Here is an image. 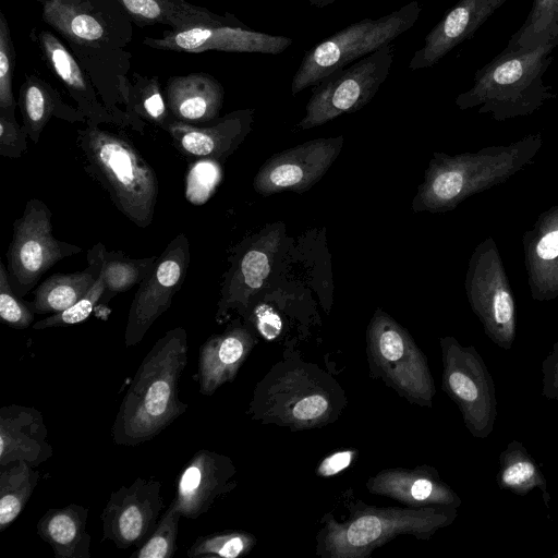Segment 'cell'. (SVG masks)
Returning <instances> with one entry per match:
<instances>
[{"instance_id": "obj_20", "label": "cell", "mask_w": 558, "mask_h": 558, "mask_svg": "<svg viewBox=\"0 0 558 558\" xmlns=\"http://www.w3.org/2000/svg\"><path fill=\"white\" fill-rule=\"evenodd\" d=\"M253 121L254 109L246 108L202 124H190L173 118L163 130L183 156L222 162L248 135Z\"/></svg>"}, {"instance_id": "obj_37", "label": "cell", "mask_w": 558, "mask_h": 558, "mask_svg": "<svg viewBox=\"0 0 558 558\" xmlns=\"http://www.w3.org/2000/svg\"><path fill=\"white\" fill-rule=\"evenodd\" d=\"M256 537L246 531L228 530L197 537L189 548V558H240L254 548Z\"/></svg>"}, {"instance_id": "obj_6", "label": "cell", "mask_w": 558, "mask_h": 558, "mask_svg": "<svg viewBox=\"0 0 558 558\" xmlns=\"http://www.w3.org/2000/svg\"><path fill=\"white\" fill-rule=\"evenodd\" d=\"M556 47L558 37L527 51L502 50L477 70L473 86L457 96V107H478V113H489L498 122L534 113L557 97L543 81Z\"/></svg>"}, {"instance_id": "obj_43", "label": "cell", "mask_w": 558, "mask_h": 558, "mask_svg": "<svg viewBox=\"0 0 558 558\" xmlns=\"http://www.w3.org/2000/svg\"><path fill=\"white\" fill-rule=\"evenodd\" d=\"M541 372V396L547 400L558 401V340L553 344L551 351L544 359Z\"/></svg>"}, {"instance_id": "obj_22", "label": "cell", "mask_w": 558, "mask_h": 558, "mask_svg": "<svg viewBox=\"0 0 558 558\" xmlns=\"http://www.w3.org/2000/svg\"><path fill=\"white\" fill-rule=\"evenodd\" d=\"M371 494L397 500L408 508L462 505L460 496L441 480L438 471L428 464L414 469L389 468L377 472L366 482Z\"/></svg>"}, {"instance_id": "obj_34", "label": "cell", "mask_w": 558, "mask_h": 558, "mask_svg": "<svg viewBox=\"0 0 558 558\" xmlns=\"http://www.w3.org/2000/svg\"><path fill=\"white\" fill-rule=\"evenodd\" d=\"M38 481L39 472L24 461L0 466V531L17 519Z\"/></svg>"}, {"instance_id": "obj_39", "label": "cell", "mask_w": 558, "mask_h": 558, "mask_svg": "<svg viewBox=\"0 0 558 558\" xmlns=\"http://www.w3.org/2000/svg\"><path fill=\"white\" fill-rule=\"evenodd\" d=\"M15 57L9 22L0 12V112L12 117L16 109L12 90Z\"/></svg>"}, {"instance_id": "obj_32", "label": "cell", "mask_w": 558, "mask_h": 558, "mask_svg": "<svg viewBox=\"0 0 558 558\" xmlns=\"http://www.w3.org/2000/svg\"><path fill=\"white\" fill-rule=\"evenodd\" d=\"M496 483L501 490L520 497L538 489L545 507L549 510L550 494L547 490L546 477L537 461L521 441L511 440L500 452Z\"/></svg>"}, {"instance_id": "obj_45", "label": "cell", "mask_w": 558, "mask_h": 558, "mask_svg": "<svg viewBox=\"0 0 558 558\" xmlns=\"http://www.w3.org/2000/svg\"><path fill=\"white\" fill-rule=\"evenodd\" d=\"M308 2L310 5L312 7H315L317 9H323L327 5H330L337 1H340V0H306Z\"/></svg>"}, {"instance_id": "obj_46", "label": "cell", "mask_w": 558, "mask_h": 558, "mask_svg": "<svg viewBox=\"0 0 558 558\" xmlns=\"http://www.w3.org/2000/svg\"><path fill=\"white\" fill-rule=\"evenodd\" d=\"M554 558H558V553L554 555Z\"/></svg>"}, {"instance_id": "obj_18", "label": "cell", "mask_w": 558, "mask_h": 558, "mask_svg": "<svg viewBox=\"0 0 558 558\" xmlns=\"http://www.w3.org/2000/svg\"><path fill=\"white\" fill-rule=\"evenodd\" d=\"M143 44L149 48L177 52L199 53L218 50L279 54L286 51L293 40L287 36L254 31L240 22L169 29L160 37H145Z\"/></svg>"}, {"instance_id": "obj_27", "label": "cell", "mask_w": 558, "mask_h": 558, "mask_svg": "<svg viewBox=\"0 0 558 558\" xmlns=\"http://www.w3.org/2000/svg\"><path fill=\"white\" fill-rule=\"evenodd\" d=\"M225 89L213 75L204 72L171 76L165 98L171 116L181 122L202 124L219 117Z\"/></svg>"}, {"instance_id": "obj_24", "label": "cell", "mask_w": 558, "mask_h": 558, "mask_svg": "<svg viewBox=\"0 0 558 558\" xmlns=\"http://www.w3.org/2000/svg\"><path fill=\"white\" fill-rule=\"evenodd\" d=\"M257 342L256 332L240 319L209 337L199 348V392L211 396L223 384L232 381Z\"/></svg>"}, {"instance_id": "obj_42", "label": "cell", "mask_w": 558, "mask_h": 558, "mask_svg": "<svg viewBox=\"0 0 558 558\" xmlns=\"http://www.w3.org/2000/svg\"><path fill=\"white\" fill-rule=\"evenodd\" d=\"M28 134L15 117L0 112V156L20 158L27 150Z\"/></svg>"}, {"instance_id": "obj_14", "label": "cell", "mask_w": 558, "mask_h": 558, "mask_svg": "<svg viewBox=\"0 0 558 558\" xmlns=\"http://www.w3.org/2000/svg\"><path fill=\"white\" fill-rule=\"evenodd\" d=\"M283 235L284 226L277 222L266 226L234 247L220 289L215 316L217 322L226 320L232 311L242 316L251 301L263 290L275 266Z\"/></svg>"}, {"instance_id": "obj_28", "label": "cell", "mask_w": 558, "mask_h": 558, "mask_svg": "<svg viewBox=\"0 0 558 558\" xmlns=\"http://www.w3.org/2000/svg\"><path fill=\"white\" fill-rule=\"evenodd\" d=\"M105 252V245L98 242L87 252L88 265L83 270L54 274L40 283L31 301L35 314H57L81 300L99 278Z\"/></svg>"}, {"instance_id": "obj_12", "label": "cell", "mask_w": 558, "mask_h": 558, "mask_svg": "<svg viewBox=\"0 0 558 558\" xmlns=\"http://www.w3.org/2000/svg\"><path fill=\"white\" fill-rule=\"evenodd\" d=\"M392 62L393 46L389 44L329 74L313 86L299 128L320 126L362 109L388 78Z\"/></svg>"}, {"instance_id": "obj_7", "label": "cell", "mask_w": 558, "mask_h": 558, "mask_svg": "<svg viewBox=\"0 0 558 558\" xmlns=\"http://www.w3.org/2000/svg\"><path fill=\"white\" fill-rule=\"evenodd\" d=\"M76 143L85 171L118 210L140 228L149 226L158 198V178L133 143L89 122L77 130Z\"/></svg>"}, {"instance_id": "obj_29", "label": "cell", "mask_w": 558, "mask_h": 558, "mask_svg": "<svg viewBox=\"0 0 558 558\" xmlns=\"http://www.w3.org/2000/svg\"><path fill=\"white\" fill-rule=\"evenodd\" d=\"M133 24L145 27L161 24L171 29L198 25L234 24L241 21L233 14L218 15L185 0H117Z\"/></svg>"}, {"instance_id": "obj_10", "label": "cell", "mask_w": 558, "mask_h": 558, "mask_svg": "<svg viewBox=\"0 0 558 558\" xmlns=\"http://www.w3.org/2000/svg\"><path fill=\"white\" fill-rule=\"evenodd\" d=\"M442 361L441 389L458 407L469 433L487 438L497 420L495 383L483 357L473 345L454 337L439 338Z\"/></svg>"}, {"instance_id": "obj_11", "label": "cell", "mask_w": 558, "mask_h": 558, "mask_svg": "<svg viewBox=\"0 0 558 558\" xmlns=\"http://www.w3.org/2000/svg\"><path fill=\"white\" fill-rule=\"evenodd\" d=\"M464 289L485 335L500 349L510 350L517 337L515 299L497 243L492 236L473 250Z\"/></svg>"}, {"instance_id": "obj_3", "label": "cell", "mask_w": 558, "mask_h": 558, "mask_svg": "<svg viewBox=\"0 0 558 558\" xmlns=\"http://www.w3.org/2000/svg\"><path fill=\"white\" fill-rule=\"evenodd\" d=\"M187 362V335L175 327L159 338L140 364L111 428L113 442L137 446L158 436L182 415L179 380Z\"/></svg>"}, {"instance_id": "obj_5", "label": "cell", "mask_w": 558, "mask_h": 558, "mask_svg": "<svg viewBox=\"0 0 558 558\" xmlns=\"http://www.w3.org/2000/svg\"><path fill=\"white\" fill-rule=\"evenodd\" d=\"M347 514L339 521L331 513L320 520L316 533V555L322 558H366L399 535L428 541L458 517V508L375 507L359 499L347 502Z\"/></svg>"}, {"instance_id": "obj_2", "label": "cell", "mask_w": 558, "mask_h": 558, "mask_svg": "<svg viewBox=\"0 0 558 558\" xmlns=\"http://www.w3.org/2000/svg\"><path fill=\"white\" fill-rule=\"evenodd\" d=\"M347 404V393L332 375L306 362L296 347H288L256 384L247 414L296 432L336 422Z\"/></svg>"}, {"instance_id": "obj_48", "label": "cell", "mask_w": 558, "mask_h": 558, "mask_svg": "<svg viewBox=\"0 0 558 558\" xmlns=\"http://www.w3.org/2000/svg\"><path fill=\"white\" fill-rule=\"evenodd\" d=\"M557 95H558V93H557Z\"/></svg>"}, {"instance_id": "obj_40", "label": "cell", "mask_w": 558, "mask_h": 558, "mask_svg": "<svg viewBox=\"0 0 558 558\" xmlns=\"http://www.w3.org/2000/svg\"><path fill=\"white\" fill-rule=\"evenodd\" d=\"M0 318L7 325L25 329L35 318L31 302L23 301L12 289L7 266L0 262Z\"/></svg>"}, {"instance_id": "obj_36", "label": "cell", "mask_w": 558, "mask_h": 558, "mask_svg": "<svg viewBox=\"0 0 558 558\" xmlns=\"http://www.w3.org/2000/svg\"><path fill=\"white\" fill-rule=\"evenodd\" d=\"M557 37L558 0H534L526 20L504 50L527 51Z\"/></svg>"}, {"instance_id": "obj_26", "label": "cell", "mask_w": 558, "mask_h": 558, "mask_svg": "<svg viewBox=\"0 0 558 558\" xmlns=\"http://www.w3.org/2000/svg\"><path fill=\"white\" fill-rule=\"evenodd\" d=\"M53 454L41 413L10 404L0 409V466L24 461L36 468Z\"/></svg>"}, {"instance_id": "obj_19", "label": "cell", "mask_w": 558, "mask_h": 558, "mask_svg": "<svg viewBox=\"0 0 558 558\" xmlns=\"http://www.w3.org/2000/svg\"><path fill=\"white\" fill-rule=\"evenodd\" d=\"M233 461L219 452L201 449L182 469L172 502L181 517L196 519L236 486Z\"/></svg>"}, {"instance_id": "obj_17", "label": "cell", "mask_w": 558, "mask_h": 558, "mask_svg": "<svg viewBox=\"0 0 558 558\" xmlns=\"http://www.w3.org/2000/svg\"><path fill=\"white\" fill-rule=\"evenodd\" d=\"M343 136L316 138L278 153L256 173L253 187L260 195L303 193L317 183L336 161Z\"/></svg>"}, {"instance_id": "obj_44", "label": "cell", "mask_w": 558, "mask_h": 558, "mask_svg": "<svg viewBox=\"0 0 558 558\" xmlns=\"http://www.w3.org/2000/svg\"><path fill=\"white\" fill-rule=\"evenodd\" d=\"M357 452L354 449L336 451L326 457L317 466L316 474L320 477H330L349 468Z\"/></svg>"}, {"instance_id": "obj_31", "label": "cell", "mask_w": 558, "mask_h": 558, "mask_svg": "<svg viewBox=\"0 0 558 558\" xmlns=\"http://www.w3.org/2000/svg\"><path fill=\"white\" fill-rule=\"evenodd\" d=\"M17 105L21 109L23 126L35 144L39 142L51 118L70 123L86 122L85 116L77 108L64 102L58 90L36 74L25 77L20 88Z\"/></svg>"}, {"instance_id": "obj_35", "label": "cell", "mask_w": 558, "mask_h": 558, "mask_svg": "<svg viewBox=\"0 0 558 558\" xmlns=\"http://www.w3.org/2000/svg\"><path fill=\"white\" fill-rule=\"evenodd\" d=\"M156 259L157 256L131 258L123 252H108L106 250L101 270L105 291L99 302L108 304L117 294L141 283L154 266Z\"/></svg>"}, {"instance_id": "obj_13", "label": "cell", "mask_w": 558, "mask_h": 558, "mask_svg": "<svg viewBox=\"0 0 558 558\" xmlns=\"http://www.w3.org/2000/svg\"><path fill=\"white\" fill-rule=\"evenodd\" d=\"M52 213L38 198L27 201L22 216L13 223L7 252L8 278L13 291L23 298L56 263L82 252L52 234Z\"/></svg>"}, {"instance_id": "obj_33", "label": "cell", "mask_w": 558, "mask_h": 558, "mask_svg": "<svg viewBox=\"0 0 558 558\" xmlns=\"http://www.w3.org/2000/svg\"><path fill=\"white\" fill-rule=\"evenodd\" d=\"M122 105L125 112L134 122L137 131H143L145 121L163 130L173 119L161 93L157 76H142L133 73V80L122 93Z\"/></svg>"}, {"instance_id": "obj_8", "label": "cell", "mask_w": 558, "mask_h": 558, "mask_svg": "<svg viewBox=\"0 0 558 558\" xmlns=\"http://www.w3.org/2000/svg\"><path fill=\"white\" fill-rule=\"evenodd\" d=\"M422 8L412 0L387 15L352 23L305 51L292 76L291 94L313 87L332 72L362 59L414 26Z\"/></svg>"}, {"instance_id": "obj_25", "label": "cell", "mask_w": 558, "mask_h": 558, "mask_svg": "<svg viewBox=\"0 0 558 558\" xmlns=\"http://www.w3.org/2000/svg\"><path fill=\"white\" fill-rule=\"evenodd\" d=\"M527 286L534 301L558 298V204L542 211L522 236Z\"/></svg>"}, {"instance_id": "obj_38", "label": "cell", "mask_w": 558, "mask_h": 558, "mask_svg": "<svg viewBox=\"0 0 558 558\" xmlns=\"http://www.w3.org/2000/svg\"><path fill=\"white\" fill-rule=\"evenodd\" d=\"M180 512L171 502L159 519L151 535L131 555V558H172L177 551Z\"/></svg>"}, {"instance_id": "obj_30", "label": "cell", "mask_w": 558, "mask_h": 558, "mask_svg": "<svg viewBox=\"0 0 558 558\" xmlns=\"http://www.w3.org/2000/svg\"><path fill=\"white\" fill-rule=\"evenodd\" d=\"M88 508L70 504L48 509L37 522V534L56 558H90L92 537L86 529Z\"/></svg>"}, {"instance_id": "obj_41", "label": "cell", "mask_w": 558, "mask_h": 558, "mask_svg": "<svg viewBox=\"0 0 558 558\" xmlns=\"http://www.w3.org/2000/svg\"><path fill=\"white\" fill-rule=\"evenodd\" d=\"M104 291L105 284L100 274L96 283L81 300L60 313L52 314L34 323L33 328L40 330L46 328L70 326L84 322L89 317L94 307L99 303Z\"/></svg>"}, {"instance_id": "obj_4", "label": "cell", "mask_w": 558, "mask_h": 558, "mask_svg": "<svg viewBox=\"0 0 558 558\" xmlns=\"http://www.w3.org/2000/svg\"><path fill=\"white\" fill-rule=\"evenodd\" d=\"M544 143L541 133L477 151L433 154L412 202L415 213L444 214L465 198L506 182L533 162Z\"/></svg>"}, {"instance_id": "obj_47", "label": "cell", "mask_w": 558, "mask_h": 558, "mask_svg": "<svg viewBox=\"0 0 558 558\" xmlns=\"http://www.w3.org/2000/svg\"><path fill=\"white\" fill-rule=\"evenodd\" d=\"M557 453H558V447H557Z\"/></svg>"}, {"instance_id": "obj_15", "label": "cell", "mask_w": 558, "mask_h": 558, "mask_svg": "<svg viewBox=\"0 0 558 558\" xmlns=\"http://www.w3.org/2000/svg\"><path fill=\"white\" fill-rule=\"evenodd\" d=\"M190 260L189 240L180 233L169 242L138 286L128 314L126 347L141 342L151 325L168 311L184 282Z\"/></svg>"}, {"instance_id": "obj_9", "label": "cell", "mask_w": 558, "mask_h": 558, "mask_svg": "<svg viewBox=\"0 0 558 558\" xmlns=\"http://www.w3.org/2000/svg\"><path fill=\"white\" fill-rule=\"evenodd\" d=\"M369 376L411 404L432 408L436 387L426 355L410 332L377 308L366 329Z\"/></svg>"}, {"instance_id": "obj_21", "label": "cell", "mask_w": 558, "mask_h": 558, "mask_svg": "<svg viewBox=\"0 0 558 558\" xmlns=\"http://www.w3.org/2000/svg\"><path fill=\"white\" fill-rule=\"evenodd\" d=\"M31 39L38 47L45 62L76 102V108L85 116L86 122L99 125L112 123L129 125L114 114L104 102L89 76L80 65L73 53L52 32L33 27Z\"/></svg>"}, {"instance_id": "obj_1", "label": "cell", "mask_w": 558, "mask_h": 558, "mask_svg": "<svg viewBox=\"0 0 558 558\" xmlns=\"http://www.w3.org/2000/svg\"><path fill=\"white\" fill-rule=\"evenodd\" d=\"M43 21L64 41L102 102L136 130L122 111L132 54L133 22L117 0H38Z\"/></svg>"}, {"instance_id": "obj_23", "label": "cell", "mask_w": 558, "mask_h": 558, "mask_svg": "<svg viewBox=\"0 0 558 558\" xmlns=\"http://www.w3.org/2000/svg\"><path fill=\"white\" fill-rule=\"evenodd\" d=\"M507 0H460L425 36L409 63L412 71L437 64L453 48L473 37L482 24Z\"/></svg>"}, {"instance_id": "obj_16", "label": "cell", "mask_w": 558, "mask_h": 558, "mask_svg": "<svg viewBox=\"0 0 558 558\" xmlns=\"http://www.w3.org/2000/svg\"><path fill=\"white\" fill-rule=\"evenodd\" d=\"M161 483L153 477H137L129 486L111 493L101 514L102 541L119 549L141 546L155 531L163 499Z\"/></svg>"}]
</instances>
